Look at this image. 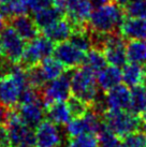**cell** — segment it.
<instances>
[{"mask_svg": "<svg viewBox=\"0 0 146 147\" xmlns=\"http://www.w3.org/2000/svg\"><path fill=\"white\" fill-rule=\"evenodd\" d=\"M125 17L124 9L115 1L100 5L93 10L87 22L90 31L100 33L119 32V26Z\"/></svg>", "mask_w": 146, "mask_h": 147, "instance_id": "6da1fadb", "label": "cell"}, {"mask_svg": "<svg viewBox=\"0 0 146 147\" xmlns=\"http://www.w3.org/2000/svg\"><path fill=\"white\" fill-rule=\"evenodd\" d=\"M102 123L118 138L125 136L133 132L143 130V123L139 115L127 110H107L101 115Z\"/></svg>", "mask_w": 146, "mask_h": 147, "instance_id": "7a4b0ae2", "label": "cell"}, {"mask_svg": "<svg viewBox=\"0 0 146 147\" xmlns=\"http://www.w3.org/2000/svg\"><path fill=\"white\" fill-rule=\"evenodd\" d=\"M96 73L87 67H77L71 71V94L82 99L90 106L99 96Z\"/></svg>", "mask_w": 146, "mask_h": 147, "instance_id": "3957f363", "label": "cell"}, {"mask_svg": "<svg viewBox=\"0 0 146 147\" xmlns=\"http://www.w3.org/2000/svg\"><path fill=\"white\" fill-rule=\"evenodd\" d=\"M26 86L25 70L17 63L11 73L0 78V102L9 109H15L20 94Z\"/></svg>", "mask_w": 146, "mask_h": 147, "instance_id": "277c9868", "label": "cell"}, {"mask_svg": "<svg viewBox=\"0 0 146 147\" xmlns=\"http://www.w3.org/2000/svg\"><path fill=\"white\" fill-rule=\"evenodd\" d=\"M7 128L12 147H36L34 131L22 120L16 109L10 110Z\"/></svg>", "mask_w": 146, "mask_h": 147, "instance_id": "5b68a950", "label": "cell"}, {"mask_svg": "<svg viewBox=\"0 0 146 147\" xmlns=\"http://www.w3.org/2000/svg\"><path fill=\"white\" fill-rule=\"evenodd\" d=\"M55 43L45 36H38L36 38L28 41L25 45V49L22 59L18 65L24 70L28 69L34 65L40 63L44 58L53 54Z\"/></svg>", "mask_w": 146, "mask_h": 147, "instance_id": "8992f818", "label": "cell"}, {"mask_svg": "<svg viewBox=\"0 0 146 147\" xmlns=\"http://www.w3.org/2000/svg\"><path fill=\"white\" fill-rule=\"evenodd\" d=\"M71 70L68 69L57 78L49 81L41 90L44 107L54 102L67 101L71 96Z\"/></svg>", "mask_w": 146, "mask_h": 147, "instance_id": "52a82bcc", "label": "cell"}, {"mask_svg": "<svg viewBox=\"0 0 146 147\" xmlns=\"http://www.w3.org/2000/svg\"><path fill=\"white\" fill-rule=\"evenodd\" d=\"M101 126V115L90 107L84 116L71 119L66 125L65 131L68 139H71L82 134H97Z\"/></svg>", "mask_w": 146, "mask_h": 147, "instance_id": "ba28073f", "label": "cell"}, {"mask_svg": "<svg viewBox=\"0 0 146 147\" xmlns=\"http://www.w3.org/2000/svg\"><path fill=\"white\" fill-rule=\"evenodd\" d=\"M25 45V41L10 25H5L0 30V47L2 55L13 63H20Z\"/></svg>", "mask_w": 146, "mask_h": 147, "instance_id": "9c48e42d", "label": "cell"}, {"mask_svg": "<svg viewBox=\"0 0 146 147\" xmlns=\"http://www.w3.org/2000/svg\"><path fill=\"white\" fill-rule=\"evenodd\" d=\"M36 147H58L62 144V135L57 125L49 119H43L34 132Z\"/></svg>", "mask_w": 146, "mask_h": 147, "instance_id": "30bf717a", "label": "cell"}, {"mask_svg": "<svg viewBox=\"0 0 146 147\" xmlns=\"http://www.w3.org/2000/svg\"><path fill=\"white\" fill-rule=\"evenodd\" d=\"M54 57L68 68L74 69L84 63L86 53L71 44L69 41L57 43L53 51Z\"/></svg>", "mask_w": 146, "mask_h": 147, "instance_id": "8fae6325", "label": "cell"}, {"mask_svg": "<svg viewBox=\"0 0 146 147\" xmlns=\"http://www.w3.org/2000/svg\"><path fill=\"white\" fill-rule=\"evenodd\" d=\"M93 12V4L89 0H67L65 16L73 27L85 26Z\"/></svg>", "mask_w": 146, "mask_h": 147, "instance_id": "7c38bea8", "label": "cell"}, {"mask_svg": "<svg viewBox=\"0 0 146 147\" xmlns=\"http://www.w3.org/2000/svg\"><path fill=\"white\" fill-rule=\"evenodd\" d=\"M104 94V101L109 110H129L131 90L127 85L118 84Z\"/></svg>", "mask_w": 146, "mask_h": 147, "instance_id": "4fadbf2b", "label": "cell"}, {"mask_svg": "<svg viewBox=\"0 0 146 147\" xmlns=\"http://www.w3.org/2000/svg\"><path fill=\"white\" fill-rule=\"evenodd\" d=\"M10 26L20 36L24 41H30L40 34V29L36 26L33 18L29 16L28 14H22L16 16L11 17Z\"/></svg>", "mask_w": 146, "mask_h": 147, "instance_id": "5bb4252c", "label": "cell"}, {"mask_svg": "<svg viewBox=\"0 0 146 147\" xmlns=\"http://www.w3.org/2000/svg\"><path fill=\"white\" fill-rule=\"evenodd\" d=\"M119 33L128 40H146V20L125 15L119 26Z\"/></svg>", "mask_w": 146, "mask_h": 147, "instance_id": "9a60e30c", "label": "cell"}, {"mask_svg": "<svg viewBox=\"0 0 146 147\" xmlns=\"http://www.w3.org/2000/svg\"><path fill=\"white\" fill-rule=\"evenodd\" d=\"M22 120L30 128H36L44 119V105L42 102H33L28 104H20L15 107Z\"/></svg>", "mask_w": 146, "mask_h": 147, "instance_id": "2e32d148", "label": "cell"}, {"mask_svg": "<svg viewBox=\"0 0 146 147\" xmlns=\"http://www.w3.org/2000/svg\"><path fill=\"white\" fill-rule=\"evenodd\" d=\"M73 26L66 17H61L60 20L55 22L54 24L49 25L42 30L43 36L49 39L54 43H60V42L69 40L70 36L72 34Z\"/></svg>", "mask_w": 146, "mask_h": 147, "instance_id": "e0dca14e", "label": "cell"}, {"mask_svg": "<svg viewBox=\"0 0 146 147\" xmlns=\"http://www.w3.org/2000/svg\"><path fill=\"white\" fill-rule=\"evenodd\" d=\"M120 81H122V71L118 67L113 65H106L105 68H103L97 76L98 86L102 92H106L114 86L118 85Z\"/></svg>", "mask_w": 146, "mask_h": 147, "instance_id": "ac0fdd59", "label": "cell"}, {"mask_svg": "<svg viewBox=\"0 0 146 147\" xmlns=\"http://www.w3.org/2000/svg\"><path fill=\"white\" fill-rule=\"evenodd\" d=\"M122 68V81L125 82V85L132 88L134 86L146 84V71L144 65L130 62L129 65L126 63Z\"/></svg>", "mask_w": 146, "mask_h": 147, "instance_id": "d6986e66", "label": "cell"}, {"mask_svg": "<svg viewBox=\"0 0 146 147\" xmlns=\"http://www.w3.org/2000/svg\"><path fill=\"white\" fill-rule=\"evenodd\" d=\"M45 114L49 120L56 123L57 126H66L72 118L69 107L65 101L54 102L47 105L45 107Z\"/></svg>", "mask_w": 146, "mask_h": 147, "instance_id": "ffe728a7", "label": "cell"}, {"mask_svg": "<svg viewBox=\"0 0 146 147\" xmlns=\"http://www.w3.org/2000/svg\"><path fill=\"white\" fill-rule=\"evenodd\" d=\"M39 65L46 82L53 81L68 70V68L64 63H61L55 57H51V56L44 58Z\"/></svg>", "mask_w": 146, "mask_h": 147, "instance_id": "44dd1931", "label": "cell"}, {"mask_svg": "<svg viewBox=\"0 0 146 147\" xmlns=\"http://www.w3.org/2000/svg\"><path fill=\"white\" fill-rule=\"evenodd\" d=\"M126 54L129 62L146 65V40H129L126 44Z\"/></svg>", "mask_w": 146, "mask_h": 147, "instance_id": "7402d4cb", "label": "cell"}, {"mask_svg": "<svg viewBox=\"0 0 146 147\" xmlns=\"http://www.w3.org/2000/svg\"><path fill=\"white\" fill-rule=\"evenodd\" d=\"M61 17H64L60 13L57 11L54 7H49L43 10H40L38 12H34L33 20L36 22V26L39 27L40 30H43L44 28L49 27V25L54 24L55 22L60 20Z\"/></svg>", "mask_w": 146, "mask_h": 147, "instance_id": "603a6c76", "label": "cell"}, {"mask_svg": "<svg viewBox=\"0 0 146 147\" xmlns=\"http://www.w3.org/2000/svg\"><path fill=\"white\" fill-rule=\"evenodd\" d=\"M146 107V84L134 86L131 89L129 110L135 115H140Z\"/></svg>", "mask_w": 146, "mask_h": 147, "instance_id": "cb8c5ba5", "label": "cell"}, {"mask_svg": "<svg viewBox=\"0 0 146 147\" xmlns=\"http://www.w3.org/2000/svg\"><path fill=\"white\" fill-rule=\"evenodd\" d=\"M84 65L91 70L93 73L98 74L103 68H105L107 65V61H106L104 54L100 49L91 47L86 53Z\"/></svg>", "mask_w": 146, "mask_h": 147, "instance_id": "d4e9b609", "label": "cell"}, {"mask_svg": "<svg viewBox=\"0 0 146 147\" xmlns=\"http://www.w3.org/2000/svg\"><path fill=\"white\" fill-rule=\"evenodd\" d=\"M98 147H120L122 139L109 130L102 123L100 130L98 131Z\"/></svg>", "mask_w": 146, "mask_h": 147, "instance_id": "484cf974", "label": "cell"}, {"mask_svg": "<svg viewBox=\"0 0 146 147\" xmlns=\"http://www.w3.org/2000/svg\"><path fill=\"white\" fill-rule=\"evenodd\" d=\"M126 16L146 20V0H130L124 7Z\"/></svg>", "mask_w": 146, "mask_h": 147, "instance_id": "4316f807", "label": "cell"}, {"mask_svg": "<svg viewBox=\"0 0 146 147\" xmlns=\"http://www.w3.org/2000/svg\"><path fill=\"white\" fill-rule=\"evenodd\" d=\"M67 105L69 107V111L70 113H71L72 118H77V117L84 116L90 109V105L88 103H86L82 99L74 97V96H70L69 98H68Z\"/></svg>", "mask_w": 146, "mask_h": 147, "instance_id": "83f0119b", "label": "cell"}, {"mask_svg": "<svg viewBox=\"0 0 146 147\" xmlns=\"http://www.w3.org/2000/svg\"><path fill=\"white\" fill-rule=\"evenodd\" d=\"M120 147H146V132L140 130L125 136Z\"/></svg>", "mask_w": 146, "mask_h": 147, "instance_id": "f1b7e54d", "label": "cell"}, {"mask_svg": "<svg viewBox=\"0 0 146 147\" xmlns=\"http://www.w3.org/2000/svg\"><path fill=\"white\" fill-rule=\"evenodd\" d=\"M33 102H42L41 90L27 85L23 89L22 94H20L17 105H20V104H28V103H33Z\"/></svg>", "mask_w": 146, "mask_h": 147, "instance_id": "f546056e", "label": "cell"}, {"mask_svg": "<svg viewBox=\"0 0 146 147\" xmlns=\"http://www.w3.org/2000/svg\"><path fill=\"white\" fill-rule=\"evenodd\" d=\"M67 147H98V138L95 134H82L69 139Z\"/></svg>", "mask_w": 146, "mask_h": 147, "instance_id": "4dcf8cb0", "label": "cell"}, {"mask_svg": "<svg viewBox=\"0 0 146 147\" xmlns=\"http://www.w3.org/2000/svg\"><path fill=\"white\" fill-rule=\"evenodd\" d=\"M26 2L29 11L33 13L53 5V0H26Z\"/></svg>", "mask_w": 146, "mask_h": 147, "instance_id": "1f68e13d", "label": "cell"}, {"mask_svg": "<svg viewBox=\"0 0 146 147\" xmlns=\"http://www.w3.org/2000/svg\"><path fill=\"white\" fill-rule=\"evenodd\" d=\"M0 147H12L8 128L3 125H0Z\"/></svg>", "mask_w": 146, "mask_h": 147, "instance_id": "d6a6232c", "label": "cell"}, {"mask_svg": "<svg viewBox=\"0 0 146 147\" xmlns=\"http://www.w3.org/2000/svg\"><path fill=\"white\" fill-rule=\"evenodd\" d=\"M10 110L7 106L4 105L2 102H0V125H3L4 123H7V119L10 114Z\"/></svg>", "mask_w": 146, "mask_h": 147, "instance_id": "836d02e7", "label": "cell"}, {"mask_svg": "<svg viewBox=\"0 0 146 147\" xmlns=\"http://www.w3.org/2000/svg\"><path fill=\"white\" fill-rule=\"evenodd\" d=\"M66 2H67V0H53V7L60 13L62 16H65Z\"/></svg>", "mask_w": 146, "mask_h": 147, "instance_id": "e575fe53", "label": "cell"}, {"mask_svg": "<svg viewBox=\"0 0 146 147\" xmlns=\"http://www.w3.org/2000/svg\"><path fill=\"white\" fill-rule=\"evenodd\" d=\"M89 1H90V3L93 4V7L98 8V7H100V5H103V4L107 3L111 0H89Z\"/></svg>", "mask_w": 146, "mask_h": 147, "instance_id": "d590c367", "label": "cell"}, {"mask_svg": "<svg viewBox=\"0 0 146 147\" xmlns=\"http://www.w3.org/2000/svg\"><path fill=\"white\" fill-rule=\"evenodd\" d=\"M140 118H141V120H142L143 125L146 127V107L142 111V112H141V114H140Z\"/></svg>", "mask_w": 146, "mask_h": 147, "instance_id": "8d00e7d4", "label": "cell"}, {"mask_svg": "<svg viewBox=\"0 0 146 147\" xmlns=\"http://www.w3.org/2000/svg\"><path fill=\"white\" fill-rule=\"evenodd\" d=\"M113 1H115V2H116L118 5H120V7L124 9V7H125V5H126L128 2H129L130 0H113Z\"/></svg>", "mask_w": 146, "mask_h": 147, "instance_id": "74e56055", "label": "cell"}, {"mask_svg": "<svg viewBox=\"0 0 146 147\" xmlns=\"http://www.w3.org/2000/svg\"><path fill=\"white\" fill-rule=\"evenodd\" d=\"M7 22H8V21H7V20H5L2 15H1V14H0V30H1V29L3 28L4 26L7 25Z\"/></svg>", "mask_w": 146, "mask_h": 147, "instance_id": "f35d334b", "label": "cell"}, {"mask_svg": "<svg viewBox=\"0 0 146 147\" xmlns=\"http://www.w3.org/2000/svg\"><path fill=\"white\" fill-rule=\"evenodd\" d=\"M2 56H3V55H2V51H1V47H0V58L2 57Z\"/></svg>", "mask_w": 146, "mask_h": 147, "instance_id": "ab89813d", "label": "cell"}, {"mask_svg": "<svg viewBox=\"0 0 146 147\" xmlns=\"http://www.w3.org/2000/svg\"><path fill=\"white\" fill-rule=\"evenodd\" d=\"M58 147H60V146H58Z\"/></svg>", "mask_w": 146, "mask_h": 147, "instance_id": "60d3db41", "label": "cell"}]
</instances>
